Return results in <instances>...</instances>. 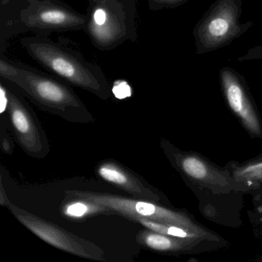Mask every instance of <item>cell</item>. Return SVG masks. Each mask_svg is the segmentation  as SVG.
<instances>
[{
	"label": "cell",
	"instance_id": "obj_17",
	"mask_svg": "<svg viewBox=\"0 0 262 262\" xmlns=\"http://www.w3.org/2000/svg\"><path fill=\"white\" fill-rule=\"evenodd\" d=\"M251 60H262V45L250 49L245 54L237 58V61L241 62Z\"/></svg>",
	"mask_w": 262,
	"mask_h": 262
},
{
	"label": "cell",
	"instance_id": "obj_19",
	"mask_svg": "<svg viewBox=\"0 0 262 262\" xmlns=\"http://www.w3.org/2000/svg\"><path fill=\"white\" fill-rule=\"evenodd\" d=\"M3 148H4L6 153H9V151H10V145L7 139H4V141H3Z\"/></svg>",
	"mask_w": 262,
	"mask_h": 262
},
{
	"label": "cell",
	"instance_id": "obj_11",
	"mask_svg": "<svg viewBox=\"0 0 262 262\" xmlns=\"http://www.w3.org/2000/svg\"><path fill=\"white\" fill-rule=\"evenodd\" d=\"M136 240L143 246L162 252L180 251L185 248L188 241L160 234L148 228L140 231Z\"/></svg>",
	"mask_w": 262,
	"mask_h": 262
},
{
	"label": "cell",
	"instance_id": "obj_3",
	"mask_svg": "<svg viewBox=\"0 0 262 262\" xmlns=\"http://www.w3.org/2000/svg\"><path fill=\"white\" fill-rule=\"evenodd\" d=\"M242 0H215L193 30L196 55L224 48L254 27L252 21L241 23Z\"/></svg>",
	"mask_w": 262,
	"mask_h": 262
},
{
	"label": "cell",
	"instance_id": "obj_18",
	"mask_svg": "<svg viewBox=\"0 0 262 262\" xmlns=\"http://www.w3.org/2000/svg\"><path fill=\"white\" fill-rule=\"evenodd\" d=\"M9 96L7 88L4 85L0 86V112L4 113V111L8 108Z\"/></svg>",
	"mask_w": 262,
	"mask_h": 262
},
{
	"label": "cell",
	"instance_id": "obj_7",
	"mask_svg": "<svg viewBox=\"0 0 262 262\" xmlns=\"http://www.w3.org/2000/svg\"><path fill=\"white\" fill-rule=\"evenodd\" d=\"M7 92L8 111L19 145L33 157H45L50 151V145L37 117L22 97L8 89Z\"/></svg>",
	"mask_w": 262,
	"mask_h": 262
},
{
	"label": "cell",
	"instance_id": "obj_14",
	"mask_svg": "<svg viewBox=\"0 0 262 262\" xmlns=\"http://www.w3.org/2000/svg\"><path fill=\"white\" fill-rule=\"evenodd\" d=\"M181 166L188 176L197 180H205L209 174L206 164L194 156L184 158L181 162Z\"/></svg>",
	"mask_w": 262,
	"mask_h": 262
},
{
	"label": "cell",
	"instance_id": "obj_9",
	"mask_svg": "<svg viewBox=\"0 0 262 262\" xmlns=\"http://www.w3.org/2000/svg\"><path fill=\"white\" fill-rule=\"evenodd\" d=\"M219 77L224 97L231 111L248 133L254 136H261L262 125L245 78L228 67L221 69Z\"/></svg>",
	"mask_w": 262,
	"mask_h": 262
},
{
	"label": "cell",
	"instance_id": "obj_20",
	"mask_svg": "<svg viewBox=\"0 0 262 262\" xmlns=\"http://www.w3.org/2000/svg\"><path fill=\"white\" fill-rule=\"evenodd\" d=\"M9 1H10V0H2V3H3V4H7V3L9 2Z\"/></svg>",
	"mask_w": 262,
	"mask_h": 262
},
{
	"label": "cell",
	"instance_id": "obj_8",
	"mask_svg": "<svg viewBox=\"0 0 262 262\" xmlns=\"http://www.w3.org/2000/svg\"><path fill=\"white\" fill-rule=\"evenodd\" d=\"M94 0L87 24L92 40L98 47L108 48L116 46L125 37L127 32L126 13L117 1Z\"/></svg>",
	"mask_w": 262,
	"mask_h": 262
},
{
	"label": "cell",
	"instance_id": "obj_16",
	"mask_svg": "<svg viewBox=\"0 0 262 262\" xmlns=\"http://www.w3.org/2000/svg\"><path fill=\"white\" fill-rule=\"evenodd\" d=\"M112 91L116 98L120 99L129 97L132 93L129 85L125 82H116L112 89Z\"/></svg>",
	"mask_w": 262,
	"mask_h": 262
},
{
	"label": "cell",
	"instance_id": "obj_6",
	"mask_svg": "<svg viewBox=\"0 0 262 262\" xmlns=\"http://www.w3.org/2000/svg\"><path fill=\"white\" fill-rule=\"evenodd\" d=\"M30 6L20 13L27 28L36 32L78 30L86 27V16L66 6L50 1L29 0Z\"/></svg>",
	"mask_w": 262,
	"mask_h": 262
},
{
	"label": "cell",
	"instance_id": "obj_15",
	"mask_svg": "<svg viewBox=\"0 0 262 262\" xmlns=\"http://www.w3.org/2000/svg\"><path fill=\"white\" fill-rule=\"evenodd\" d=\"M189 0H148V6L151 10L174 9L181 7Z\"/></svg>",
	"mask_w": 262,
	"mask_h": 262
},
{
	"label": "cell",
	"instance_id": "obj_10",
	"mask_svg": "<svg viewBox=\"0 0 262 262\" xmlns=\"http://www.w3.org/2000/svg\"><path fill=\"white\" fill-rule=\"evenodd\" d=\"M97 172L104 180L138 199L154 200L156 198L151 189L145 186V182L119 164L111 161L103 162L98 167Z\"/></svg>",
	"mask_w": 262,
	"mask_h": 262
},
{
	"label": "cell",
	"instance_id": "obj_2",
	"mask_svg": "<svg viewBox=\"0 0 262 262\" xmlns=\"http://www.w3.org/2000/svg\"><path fill=\"white\" fill-rule=\"evenodd\" d=\"M21 43L39 65L72 85L102 99H108L113 94L101 69L78 52L42 36L24 38Z\"/></svg>",
	"mask_w": 262,
	"mask_h": 262
},
{
	"label": "cell",
	"instance_id": "obj_13",
	"mask_svg": "<svg viewBox=\"0 0 262 262\" xmlns=\"http://www.w3.org/2000/svg\"><path fill=\"white\" fill-rule=\"evenodd\" d=\"M137 222L143 225L145 228L160 233V234H166L171 237H179V238L191 240L194 237H197L195 232L185 229L182 227L176 225H168V224L161 223V222H155V221L142 219Z\"/></svg>",
	"mask_w": 262,
	"mask_h": 262
},
{
	"label": "cell",
	"instance_id": "obj_5",
	"mask_svg": "<svg viewBox=\"0 0 262 262\" xmlns=\"http://www.w3.org/2000/svg\"><path fill=\"white\" fill-rule=\"evenodd\" d=\"M7 205L19 222L52 246L84 258L105 260V252L93 242L16 206L10 200Z\"/></svg>",
	"mask_w": 262,
	"mask_h": 262
},
{
	"label": "cell",
	"instance_id": "obj_12",
	"mask_svg": "<svg viewBox=\"0 0 262 262\" xmlns=\"http://www.w3.org/2000/svg\"><path fill=\"white\" fill-rule=\"evenodd\" d=\"M70 200L71 202L63 208V213L68 217L80 219L93 214L113 213L111 209L103 205L85 199H73Z\"/></svg>",
	"mask_w": 262,
	"mask_h": 262
},
{
	"label": "cell",
	"instance_id": "obj_4",
	"mask_svg": "<svg viewBox=\"0 0 262 262\" xmlns=\"http://www.w3.org/2000/svg\"><path fill=\"white\" fill-rule=\"evenodd\" d=\"M65 194L69 199H85L103 205L111 209L113 213L121 214L136 222L142 219L155 221L182 227L193 232H196L195 230L198 228L193 225L191 220L185 214L159 206L145 199H131L107 193L77 190L66 191Z\"/></svg>",
	"mask_w": 262,
	"mask_h": 262
},
{
	"label": "cell",
	"instance_id": "obj_1",
	"mask_svg": "<svg viewBox=\"0 0 262 262\" xmlns=\"http://www.w3.org/2000/svg\"><path fill=\"white\" fill-rule=\"evenodd\" d=\"M0 76L16 85L41 110L70 122L93 120L83 102L71 89L34 69L1 59Z\"/></svg>",
	"mask_w": 262,
	"mask_h": 262
}]
</instances>
